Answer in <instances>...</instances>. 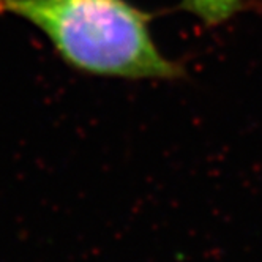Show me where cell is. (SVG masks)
I'll use <instances>...</instances> for the list:
<instances>
[{"label":"cell","mask_w":262,"mask_h":262,"mask_svg":"<svg viewBox=\"0 0 262 262\" xmlns=\"http://www.w3.org/2000/svg\"><path fill=\"white\" fill-rule=\"evenodd\" d=\"M0 14L35 26L68 67L92 76L172 81L185 74L155 45L154 14L128 0H0Z\"/></svg>","instance_id":"6da1fadb"},{"label":"cell","mask_w":262,"mask_h":262,"mask_svg":"<svg viewBox=\"0 0 262 262\" xmlns=\"http://www.w3.org/2000/svg\"><path fill=\"white\" fill-rule=\"evenodd\" d=\"M245 8L243 0H182L180 10L194 14L205 27H216Z\"/></svg>","instance_id":"7a4b0ae2"}]
</instances>
